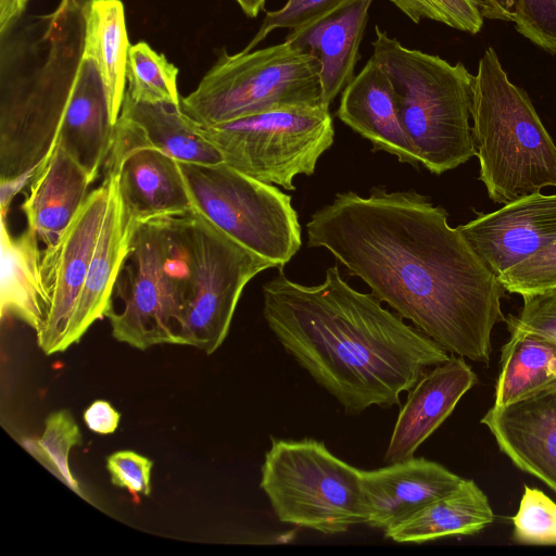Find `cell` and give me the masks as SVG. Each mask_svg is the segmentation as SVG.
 Listing matches in <instances>:
<instances>
[{
    "label": "cell",
    "mask_w": 556,
    "mask_h": 556,
    "mask_svg": "<svg viewBox=\"0 0 556 556\" xmlns=\"http://www.w3.org/2000/svg\"><path fill=\"white\" fill-rule=\"evenodd\" d=\"M85 8L61 0L0 33V181L34 178L54 144L84 55Z\"/></svg>",
    "instance_id": "cell-3"
},
{
    "label": "cell",
    "mask_w": 556,
    "mask_h": 556,
    "mask_svg": "<svg viewBox=\"0 0 556 556\" xmlns=\"http://www.w3.org/2000/svg\"><path fill=\"white\" fill-rule=\"evenodd\" d=\"M497 278L506 291L520 295L556 287V241Z\"/></svg>",
    "instance_id": "cell-32"
},
{
    "label": "cell",
    "mask_w": 556,
    "mask_h": 556,
    "mask_svg": "<svg viewBox=\"0 0 556 556\" xmlns=\"http://www.w3.org/2000/svg\"><path fill=\"white\" fill-rule=\"evenodd\" d=\"M390 1L414 23L428 18L472 35L483 26L484 17L476 0Z\"/></svg>",
    "instance_id": "cell-30"
},
{
    "label": "cell",
    "mask_w": 556,
    "mask_h": 556,
    "mask_svg": "<svg viewBox=\"0 0 556 556\" xmlns=\"http://www.w3.org/2000/svg\"><path fill=\"white\" fill-rule=\"evenodd\" d=\"M128 245L105 317L115 340L138 350L185 345L188 263L184 215L128 227Z\"/></svg>",
    "instance_id": "cell-6"
},
{
    "label": "cell",
    "mask_w": 556,
    "mask_h": 556,
    "mask_svg": "<svg viewBox=\"0 0 556 556\" xmlns=\"http://www.w3.org/2000/svg\"><path fill=\"white\" fill-rule=\"evenodd\" d=\"M130 45L121 0H90L85 8L84 56L92 58L100 70L116 124L125 96L126 66Z\"/></svg>",
    "instance_id": "cell-26"
},
{
    "label": "cell",
    "mask_w": 556,
    "mask_h": 556,
    "mask_svg": "<svg viewBox=\"0 0 556 556\" xmlns=\"http://www.w3.org/2000/svg\"><path fill=\"white\" fill-rule=\"evenodd\" d=\"M372 1L345 0L320 18L290 30L285 39L319 60L321 104L328 109L355 76L358 50Z\"/></svg>",
    "instance_id": "cell-19"
},
{
    "label": "cell",
    "mask_w": 556,
    "mask_h": 556,
    "mask_svg": "<svg viewBox=\"0 0 556 556\" xmlns=\"http://www.w3.org/2000/svg\"><path fill=\"white\" fill-rule=\"evenodd\" d=\"M488 496L473 480L431 502L403 522L384 530L397 543H424L448 535L475 534L493 522Z\"/></svg>",
    "instance_id": "cell-24"
},
{
    "label": "cell",
    "mask_w": 556,
    "mask_h": 556,
    "mask_svg": "<svg viewBox=\"0 0 556 556\" xmlns=\"http://www.w3.org/2000/svg\"><path fill=\"white\" fill-rule=\"evenodd\" d=\"M114 131L98 64L83 55L55 143L96 179L111 153Z\"/></svg>",
    "instance_id": "cell-20"
},
{
    "label": "cell",
    "mask_w": 556,
    "mask_h": 556,
    "mask_svg": "<svg viewBox=\"0 0 556 556\" xmlns=\"http://www.w3.org/2000/svg\"><path fill=\"white\" fill-rule=\"evenodd\" d=\"M188 263L185 345L214 353L225 341L244 287L275 265L192 210L184 215Z\"/></svg>",
    "instance_id": "cell-11"
},
{
    "label": "cell",
    "mask_w": 556,
    "mask_h": 556,
    "mask_svg": "<svg viewBox=\"0 0 556 556\" xmlns=\"http://www.w3.org/2000/svg\"><path fill=\"white\" fill-rule=\"evenodd\" d=\"M509 332L501 353L495 406L514 403L556 379V342L528 331Z\"/></svg>",
    "instance_id": "cell-27"
},
{
    "label": "cell",
    "mask_w": 556,
    "mask_h": 556,
    "mask_svg": "<svg viewBox=\"0 0 556 556\" xmlns=\"http://www.w3.org/2000/svg\"><path fill=\"white\" fill-rule=\"evenodd\" d=\"M320 67L316 55L287 40L255 51H224L180 99V109L199 125L215 126L281 108L323 105Z\"/></svg>",
    "instance_id": "cell-7"
},
{
    "label": "cell",
    "mask_w": 556,
    "mask_h": 556,
    "mask_svg": "<svg viewBox=\"0 0 556 556\" xmlns=\"http://www.w3.org/2000/svg\"><path fill=\"white\" fill-rule=\"evenodd\" d=\"M306 229L308 247L329 251L448 353L489 364L506 290L442 206L413 190L349 191L316 211Z\"/></svg>",
    "instance_id": "cell-1"
},
{
    "label": "cell",
    "mask_w": 556,
    "mask_h": 556,
    "mask_svg": "<svg viewBox=\"0 0 556 556\" xmlns=\"http://www.w3.org/2000/svg\"><path fill=\"white\" fill-rule=\"evenodd\" d=\"M345 0H287L276 10L267 11L265 17L243 51H252L269 33L277 28L294 30L326 15Z\"/></svg>",
    "instance_id": "cell-34"
},
{
    "label": "cell",
    "mask_w": 556,
    "mask_h": 556,
    "mask_svg": "<svg viewBox=\"0 0 556 556\" xmlns=\"http://www.w3.org/2000/svg\"><path fill=\"white\" fill-rule=\"evenodd\" d=\"M106 173L113 178L109 204L87 277L70 321L66 350L79 342L94 321L105 317L127 251L129 230L118 195L117 176L110 170Z\"/></svg>",
    "instance_id": "cell-22"
},
{
    "label": "cell",
    "mask_w": 556,
    "mask_h": 556,
    "mask_svg": "<svg viewBox=\"0 0 556 556\" xmlns=\"http://www.w3.org/2000/svg\"><path fill=\"white\" fill-rule=\"evenodd\" d=\"M28 0H0V33L14 24L25 11Z\"/></svg>",
    "instance_id": "cell-39"
},
{
    "label": "cell",
    "mask_w": 556,
    "mask_h": 556,
    "mask_svg": "<svg viewBox=\"0 0 556 556\" xmlns=\"http://www.w3.org/2000/svg\"><path fill=\"white\" fill-rule=\"evenodd\" d=\"M106 169L117 176L126 225L182 216L193 207L179 162L150 146L128 121L118 117Z\"/></svg>",
    "instance_id": "cell-13"
},
{
    "label": "cell",
    "mask_w": 556,
    "mask_h": 556,
    "mask_svg": "<svg viewBox=\"0 0 556 556\" xmlns=\"http://www.w3.org/2000/svg\"><path fill=\"white\" fill-rule=\"evenodd\" d=\"M260 486L283 523L337 534L367 520L362 470L315 439H271Z\"/></svg>",
    "instance_id": "cell-8"
},
{
    "label": "cell",
    "mask_w": 556,
    "mask_h": 556,
    "mask_svg": "<svg viewBox=\"0 0 556 556\" xmlns=\"http://www.w3.org/2000/svg\"><path fill=\"white\" fill-rule=\"evenodd\" d=\"M193 210L230 238L283 268L302 245L290 195L225 163H181Z\"/></svg>",
    "instance_id": "cell-9"
},
{
    "label": "cell",
    "mask_w": 556,
    "mask_h": 556,
    "mask_svg": "<svg viewBox=\"0 0 556 556\" xmlns=\"http://www.w3.org/2000/svg\"><path fill=\"white\" fill-rule=\"evenodd\" d=\"M374 53L390 78L402 125L421 164L440 175L476 155L469 117L473 75L462 62L404 47L375 26Z\"/></svg>",
    "instance_id": "cell-5"
},
{
    "label": "cell",
    "mask_w": 556,
    "mask_h": 556,
    "mask_svg": "<svg viewBox=\"0 0 556 556\" xmlns=\"http://www.w3.org/2000/svg\"><path fill=\"white\" fill-rule=\"evenodd\" d=\"M5 217L1 215V318L15 317L37 332L49 309L40 240L29 227L13 236Z\"/></svg>",
    "instance_id": "cell-23"
},
{
    "label": "cell",
    "mask_w": 556,
    "mask_h": 556,
    "mask_svg": "<svg viewBox=\"0 0 556 556\" xmlns=\"http://www.w3.org/2000/svg\"><path fill=\"white\" fill-rule=\"evenodd\" d=\"M483 17L513 22L514 0H476Z\"/></svg>",
    "instance_id": "cell-38"
},
{
    "label": "cell",
    "mask_w": 556,
    "mask_h": 556,
    "mask_svg": "<svg viewBox=\"0 0 556 556\" xmlns=\"http://www.w3.org/2000/svg\"><path fill=\"white\" fill-rule=\"evenodd\" d=\"M119 117L130 122L152 147L181 163H224L219 152L200 134L180 105L132 100L126 92Z\"/></svg>",
    "instance_id": "cell-25"
},
{
    "label": "cell",
    "mask_w": 556,
    "mask_h": 556,
    "mask_svg": "<svg viewBox=\"0 0 556 556\" xmlns=\"http://www.w3.org/2000/svg\"><path fill=\"white\" fill-rule=\"evenodd\" d=\"M519 313L505 318L508 330H522L556 342V287L523 294Z\"/></svg>",
    "instance_id": "cell-35"
},
{
    "label": "cell",
    "mask_w": 556,
    "mask_h": 556,
    "mask_svg": "<svg viewBox=\"0 0 556 556\" xmlns=\"http://www.w3.org/2000/svg\"><path fill=\"white\" fill-rule=\"evenodd\" d=\"M337 116L368 139L374 151H384L416 167L421 164L402 125L392 83L372 55L343 89Z\"/></svg>",
    "instance_id": "cell-18"
},
{
    "label": "cell",
    "mask_w": 556,
    "mask_h": 556,
    "mask_svg": "<svg viewBox=\"0 0 556 556\" xmlns=\"http://www.w3.org/2000/svg\"><path fill=\"white\" fill-rule=\"evenodd\" d=\"M177 75L178 68L147 42L139 41L130 46L126 66V93L132 100L180 105Z\"/></svg>",
    "instance_id": "cell-28"
},
{
    "label": "cell",
    "mask_w": 556,
    "mask_h": 556,
    "mask_svg": "<svg viewBox=\"0 0 556 556\" xmlns=\"http://www.w3.org/2000/svg\"><path fill=\"white\" fill-rule=\"evenodd\" d=\"M70 1L85 8L89 3L90 0H70Z\"/></svg>",
    "instance_id": "cell-41"
},
{
    "label": "cell",
    "mask_w": 556,
    "mask_h": 556,
    "mask_svg": "<svg viewBox=\"0 0 556 556\" xmlns=\"http://www.w3.org/2000/svg\"><path fill=\"white\" fill-rule=\"evenodd\" d=\"M80 444V430L73 415L67 409H61L47 417L42 435L27 441L26 446L71 490L83 496L68 465L71 450Z\"/></svg>",
    "instance_id": "cell-29"
},
{
    "label": "cell",
    "mask_w": 556,
    "mask_h": 556,
    "mask_svg": "<svg viewBox=\"0 0 556 556\" xmlns=\"http://www.w3.org/2000/svg\"><path fill=\"white\" fill-rule=\"evenodd\" d=\"M152 467L150 458L130 450L117 451L106 457L111 482L132 496L151 494Z\"/></svg>",
    "instance_id": "cell-36"
},
{
    "label": "cell",
    "mask_w": 556,
    "mask_h": 556,
    "mask_svg": "<svg viewBox=\"0 0 556 556\" xmlns=\"http://www.w3.org/2000/svg\"><path fill=\"white\" fill-rule=\"evenodd\" d=\"M513 523L520 543L556 544V503L539 489L525 486Z\"/></svg>",
    "instance_id": "cell-31"
},
{
    "label": "cell",
    "mask_w": 556,
    "mask_h": 556,
    "mask_svg": "<svg viewBox=\"0 0 556 556\" xmlns=\"http://www.w3.org/2000/svg\"><path fill=\"white\" fill-rule=\"evenodd\" d=\"M477 382V375L462 356H450L426 371L408 390L386 450V463L414 456Z\"/></svg>",
    "instance_id": "cell-17"
},
{
    "label": "cell",
    "mask_w": 556,
    "mask_h": 556,
    "mask_svg": "<svg viewBox=\"0 0 556 556\" xmlns=\"http://www.w3.org/2000/svg\"><path fill=\"white\" fill-rule=\"evenodd\" d=\"M121 415L106 401L97 400L84 412L87 427L98 434H111L118 427Z\"/></svg>",
    "instance_id": "cell-37"
},
{
    "label": "cell",
    "mask_w": 556,
    "mask_h": 556,
    "mask_svg": "<svg viewBox=\"0 0 556 556\" xmlns=\"http://www.w3.org/2000/svg\"><path fill=\"white\" fill-rule=\"evenodd\" d=\"M198 130L225 164L287 190L295 189L296 176L315 172L334 140L332 117L324 105L281 108L215 126L198 124Z\"/></svg>",
    "instance_id": "cell-10"
},
{
    "label": "cell",
    "mask_w": 556,
    "mask_h": 556,
    "mask_svg": "<svg viewBox=\"0 0 556 556\" xmlns=\"http://www.w3.org/2000/svg\"><path fill=\"white\" fill-rule=\"evenodd\" d=\"M245 15L249 17H256L264 9L266 0H235Z\"/></svg>",
    "instance_id": "cell-40"
},
{
    "label": "cell",
    "mask_w": 556,
    "mask_h": 556,
    "mask_svg": "<svg viewBox=\"0 0 556 556\" xmlns=\"http://www.w3.org/2000/svg\"><path fill=\"white\" fill-rule=\"evenodd\" d=\"M96 179L55 143L37 168L29 193L21 205L46 248L54 245L71 225Z\"/></svg>",
    "instance_id": "cell-21"
},
{
    "label": "cell",
    "mask_w": 556,
    "mask_h": 556,
    "mask_svg": "<svg viewBox=\"0 0 556 556\" xmlns=\"http://www.w3.org/2000/svg\"><path fill=\"white\" fill-rule=\"evenodd\" d=\"M513 22L520 35L556 54V0H514Z\"/></svg>",
    "instance_id": "cell-33"
},
{
    "label": "cell",
    "mask_w": 556,
    "mask_h": 556,
    "mask_svg": "<svg viewBox=\"0 0 556 556\" xmlns=\"http://www.w3.org/2000/svg\"><path fill=\"white\" fill-rule=\"evenodd\" d=\"M463 481L441 464L414 456L378 469L362 470L366 525L383 531L394 527L453 492Z\"/></svg>",
    "instance_id": "cell-16"
},
{
    "label": "cell",
    "mask_w": 556,
    "mask_h": 556,
    "mask_svg": "<svg viewBox=\"0 0 556 556\" xmlns=\"http://www.w3.org/2000/svg\"><path fill=\"white\" fill-rule=\"evenodd\" d=\"M457 228L498 277L556 241V194H528Z\"/></svg>",
    "instance_id": "cell-14"
},
{
    "label": "cell",
    "mask_w": 556,
    "mask_h": 556,
    "mask_svg": "<svg viewBox=\"0 0 556 556\" xmlns=\"http://www.w3.org/2000/svg\"><path fill=\"white\" fill-rule=\"evenodd\" d=\"M112 180V175L106 173L58 242L42 251L41 274L49 309L36 334L39 348L47 355L66 351L70 321L101 231Z\"/></svg>",
    "instance_id": "cell-12"
},
{
    "label": "cell",
    "mask_w": 556,
    "mask_h": 556,
    "mask_svg": "<svg viewBox=\"0 0 556 556\" xmlns=\"http://www.w3.org/2000/svg\"><path fill=\"white\" fill-rule=\"evenodd\" d=\"M500 450L522 471L556 492V379L482 417Z\"/></svg>",
    "instance_id": "cell-15"
},
{
    "label": "cell",
    "mask_w": 556,
    "mask_h": 556,
    "mask_svg": "<svg viewBox=\"0 0 556 556\" xmlns=\"http://www.w3.org/2000/svg\"><path fill=\"white\" fill-rule=\"evenodd\" d=\"M263 315L285 350L349 415L390 407L448 352L372 293L352 288L338 266L317 286L280 270L262 287Z\"/></svg>",
    "instance_id": "cell-2"
},
{
    "label": "cell",
    "mask_w": 556,
    "mask_h": 556,
    "mask_svg": "<svg viewBox=\"0 0 556 556\" xmlns=\"http://www.w3.org/2000/svg\"><path fill=\"white\" fill-rule=\"evenodd\" d=\"M470 114L479 177L491 200L507 204L556 187V144L492 47L473 75Z\"/></svg>",
    "instance_id": "cell-4"
}]
</instances>
